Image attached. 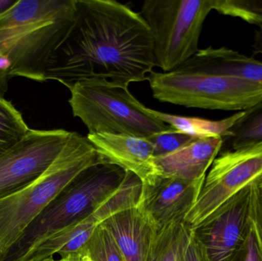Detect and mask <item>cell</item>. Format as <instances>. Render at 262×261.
Instances as JSON below:
<instances>
[{
    "label": "cell",
    "instance_id": "obj_15",
    "mask_svg": "<svg viewBox=\"0 0 262 261\" xmlns=\"http://www.w3.org/2000/svg\"><path fill=\"white\" fill-rule=\"evenodd\" d=\"M102 224L126 261H146L156 229L137 205L113 215Z\"/></svg>",
    "mask_w": 262,
    "mask_h": 261
},
{
    "label": "cell",
    "instance_id": "obj_26",
    "mask_svg": "<svg viewBox=\"0 0 262 261\" xmlns=\"http://www.w3.org/2000/svg\"><path fill=\"white\" fill-rule=\"evenodd\" d=\"M10 78H12L10 62L6 57L0 54V98H5Z\"/></svg>",
    "mask_w": 262,
    "mask_h": 261
},
{
    "label": "cell",
    "instance_id": "obj_13",
    "mask_svg": "<svg viewBox=\"0 0 262 261\" xmlns=\"http://www.w3.org/2000/svg\"><path fill=\"white\" fill-rule=\"evenodd\" d=\"M87 138L105 162L136 175L143 185L152 184L161 176L147 139L109 133H89Z\"/></svg>",
    "mask_w": 262,
    "mask_h": 261
},
{
    "label": "cell",
    "instance_id": "obj_6",
    "mask_svg": "<svg viewBox=\"0 0 262 261\" xmlns=\"http://www.w3.org/2000/svg\"><path fill=\"white\" fill-rule=\"evenodd\" d=\"M69 90L72 113L82 121L89 134L128 135L146 139L172 127L154 116L127 87L84 81Z\"/></svg>",
    "mask_w": 262,
    "mask_h": 261
},
{
    "label": "cell",
    "instance_id": "obj_4",
    "mask_svg": "<svg viewBox=\"0 0 262 261\" xmlns=\"http://www.w3.org/2000/svg\"><path fill=\"white\" fill-rule=\"evenodd\" d=\"M127 172L98 164L75 177L31 222L0 261H20L37 245L93 212L121 186Z\"/></svg>",
    "mask_w": 262,
    "mask_h": 261
},
{
    "label": "cell",
    "instance_id": "obj_14",
    "mask_svg": "<svg viewBox=\"0 0 262 261\" xmlns=\"http://www.w3.org/2000/svg\"><path fill=\"white\" fill-rule=\"evenodd\" d=\"M223 144L222 137L198 138L170 154L156 157V164L161 176L191 181L205 179Z\"/></svg>",
    "mask_w": 262,
    "mask_h": 261
},
{
    "label": "cell",
    "instance_id": "obj_10",
    "mask_svg": "<svg viewBox=\"0 0 262 261\" xmlns=\"http://www.w3.org/2000/svg\"><path fill=\"white\" fill-rule=\"evenodd\" d=\"M249 186L229 198L192 229L203 261H232L250 228Z\"/></svg>",
    "mask_w": 262,
    "mask_h": 261
},
{
    "label": "cell",
    "instance_id": "obj_23",
    "mask_svg": "<svg viewBox=\"0 0 262 261\" xmlns=\"http://www.w3.org/2000/svg\"><path fill=\"white\" fill-rule=\"evenodd\" d=\"M197 137L189 136L171 127L169 130L146 138L154 149L155 157L166 156L183 148Z\"/></svg>",
    "mask_w": 262,
    "mask_h": 261
},
{
    "label": "cell",
    "instance_id": "obj_24",
    "mask_svg": "<svg viewBox=\"0 0 262 261\" xmlns=\"http://www.w3.org/2000/svg\"><path fill=\"white\" fill-rule=\"evenodd\" d=\"M249 186V221L262 252V175Z\"/></svg>",
    "mask_w": 262,
    "mask_h": 261
},
{
    "label": "cell",
    "instance_id": "obj_17",
    "mask_svg": "<svg viewBox=\"0 0 262 261\" xmlns=\"http://www.w3.org/2000/svg\"><path fill=\"white\" fill-rule=\"evenodd\" d=\"M149 110L154 116L172 128L197 138L224 137L243 113L238 112L220 121H211L193 116H177L152 109Z\"/></svg>",
    "mask_w": 262,
    "mask_h": 261
},
{
    "label": "cell",
    "instance_id": "obj_9",
    "mask_svg": "<svg viewBox=\"0 0 262 261\" xmlns=\"http://www.w3.org/2000/svg\"><path fill=\"white\" fill-rule=\"evenodd\" d=\"M72 132L30 129L0 156V199L32 183L58 157Z\"/></svg>",
    "mask_w": 262,
    "mask_h": 261
},
{
    "label": "cell",
    "instance_id": "obj_25",
    "mask_svg": "<svg viewBox=\"0 0 262 261\" xmlns=\"http://www.w3.org/2000/svg\"><path fill=\"white\" fill-rule=\"evenodd\" d=\"M232 261H262L261 248L251 223L247 238Z\"/></svg>",
    "mask_w": 262,
    "mask_h": 261
},
{
    "label": "cell",
    "instance_id": "obj_3",
    "mask_svg": "<svg viewBox=\"0 0 262 261\" xmlns=\"http://www.w3.org/2000/svg\"><path fill=\"white\" fill-rule=\"evenodd\" d=\"M105 161L87 136L72 132L46 172L19 191L0 199V260L31 222L80 173Z\"/></svg>",
    "mask_w": 262,
    "mask_h": 261
},
{
    "label": "cell",
    "instance_id": "obj_21",
    "mask_svg": "<svg viewBox=\"0 0 262 261\" xmlns=\"http://www.w3.org/2000/svg\"><path fill=\"white\" fill-rule=\"evenodd\" d=\"M30 129L12 103L0 98V156L19 142Z\"/></svg>",
    "mask_w": 262,
    "mask_h": 261
},
{
    "label": "cell",
    "instance_id": "obj_1",
    "mask_svg": "<svg viewBox=\"0 0 262 261\" xmlns=\"http://www.w3.org/2000/svg\"><path fill=\"white\" fill-rule=\"evenodd\" d=\"M154 67L152 35L140 13L115 0H76L73 24L45 78L69 89L84 81L128 87Z\"/></svg>",
    "mask_w": 262,
    "mask_h": 261
},
{
    "label": "cell",
    "instance_id": "obj_18",
    "mask_svg": "<svg viewBox=\"0 0 262 261\" xmlns=\"http://www.w3.org/2000/svg\"><path fill=\"white\" fill-rule=\"evenodd\" d=\"M191 234L192 230L184 222L156 230L146 261H180Z\"/></svg>",
    "mask_w": 262,
    "mask_h": 261
},
{
    "label": "cell",
    "instance_id": "obj_29",
    "mask_svg": "<svg viewBox=\"0 0 262 261\" xmlns=\"http://www.w3.org/2000/svg\"><path fill=\"white\" fill-rule=\"evenodd\" d=\"M18 0H0V15L16 4Z\"/></svg>",
    "mask_w": 262,
    "mask_h": 261
},
{
    "label": "cell",
    "instance_id": "obj_8",
    "mask_svg": "<svg viewBox=\"0 0 262 261\" xmlns=\"http://www.w3.org/2000/svg\"><path fill=\"white\" fill-rule=\"evenodd\" d=\"M262 175V140L220 152L212 162L200 196L184 219L191 230L229 198Z\"/></svg>",
    "mask_w": 262,
    "mask_h": 261
},
{
    "label": "cell",
    "instance_id": "obj_19",
    "mask_svg": "<svg viewBox=\"0 0 262 261\" xmlns=\"http://www.w3.org/2000/svg\"><path fill=\"white\" fill-rule=\"evenodd\" d=\"M262 140V101L243 111L223 138L221 152L235 150Z\"/></svg>",
    "mask_w": 262,
    "mask_h": 261
},
{
    "label": "cell",
    "instance_id": "obj_22",
    "mask_svg": "<svg viewBox=\"0 0 262 261\" xmlns=\"http://www.w3.org/2000/svg\"><path fill=\"white\" fill-rule=\"evenodd\" d=\"M214 10L262 26V0H215Z\"/></svg>",
    "mask_w": 262,
    "mask_h": 261
},
{
    "label": "cell",
    "instance_id": "obj_20",
    "mask_svg": "<svg viewBox=\"0 0 262 261\" xmlns=\"http://www.w3.org/2000/svg\"><path fill=\"white\" fill-rule=\"evenodd\" d=\"M79 261H126L110 231L103 224L76 253Z\"/></svg>",
    "mask_w": 262,
    "mask_h": 261
},
{
    "label": "cell",
    "instance_id": "obj_7",
    "mask_svg": "<svg viewBox=\"0 0 262 261\" xmlns=\"http://www.w3.org/2000/svg\"><path fill=\"white\" fill-rule=\"evenodd\" d=\"M215 0H146L140 15L151 32L155 66L163 72L180 67L199 49L203 23Z\"/></svg>",
    "mask_w": 262,
    "mask_h": 261
},
{
    "label": "cell",
    "instance_id": "obj_16",
    "mask_svg": "<svg viewBox=\"0 0 262 261\" xmlns=\"http://www.w3.org/2000/svg\"><path fill=\"white\" fill-rule=\"evenodd\" d=\"M193 68L262 84V62L229 48L200 49L185 61Z\"/></svg>",
    "mask_w": 262,
    "mask_h": 261
},
{
    "label": "cell",
    "instance_id": "obj_5",
    "mask_svg": "<svg viewBox=\"0 0 262 261\" xmlns=\"http://www.w3.org/2000/svg\"><path fill=\"white\" fill-rule=\"evenodd\" d=\"M152 96L192 108L244 111L262 101V84L237 77L197 70L186 64L148 76Z\"/></svg>",
    "mask_w": 262,
    "mask_h": 261
},
{
    "label": "cell",
    "instance_id": "obj_30",
    "mask_svg": "<svg viewBox=\"0 0 262 261\" xmlns=\"http://www.w3.org/2000/svg\"><path fill=\"white\" fill-rule=\"evenodd\" d=\"M59 261H79L76 254H71V255L67 256V257H63V258L59 259Z\"/></svg>",
    "mask_w": 262,
    "mask_h": 261
},
{
    "label": "cell",
    "instance_id": "obj_2",
    "mask_svg": "<svg viewBox=\"0 0 262 261\" xmlns=\"http://www.w3.org/2000/svg\"><path fill=\"white\" fill-rule=\"evenodd\" d=\"M76 0H18L0 15V54L12 77L46 81L49 60L70 30Z\"/></svg>",
    "mask_w": 262,
    "mask_h": 261
},
{
    "label": "cell",
    "instance_id": "obj_11",
    "mask_svg": "<svg viewBox=\"0 0 262 261\" xmlns=\"http://www.w3.org/2000/svg\"><path fill=\"white\" fill-rule=\"evenodd\" d=\"M142 185L141 181L136 175L127 172L119 188L93 212L43 241L20 261L59 260L76 254L90 239L97 227L113 215L137 205Z\"/></svg>",
    "mask_w": 262,
    "mask_h": 261
},
{
    "label": "cell",
    "instance_id": "obj_28",
    "mask_svg": "<svg viewBox=\"0 0 262 261\" xmlns=\"http://www.w3.org/2000/svg\"><path fill=\"white\" fill-rule=\"evenodd\" d=\"M252 49L255 55H262V26H258V30L255 32Z\"/></svg>",
    "mask_w": 262,
    "mask_h": 261
},
{
    "label": "cell",
    "instance_id": "obj_12",
    "mask_svg": "<svg viewBox=\"0 0 262 261\" xmlns=\"http://www.w3.org/2000/svg\"><path fill=\"white\" fill-rule=\"evenodd\" d=\"M204 181L159 176L152 184H142L137 207L156 230L184 222L200 196Z\"/></svg>",
    "mask_w": 262,
    "mask_h": 261
},
{
    "label": "cell",
    "instance_id": "obj_27",
    "mask_svg": "<svg viewBox=\"0 0 262 261\" xmlns=\"http://www.w3.org/2000/svg\"><path fill=\"white\" fill-rule=\"evenodd\" d=\"M180 261H203L198 247L192 236V232Z\"/></svg>",
    "mask_w": 262,
    "mask_h": 261
},
{
    "label": "cell",
    "instance_id": "obj_31",
    "mask_svg": "<svg viewBox=\"0 0 262 261\" xmlns=\"http://www.w3.org/2000/svg\"><path fill=\"white\" fill-rule=\"evenodd\" d=\"M47 261H59L58 260H55V259H52V260H47Z\"/></svg>",
    "mask_w": 262,
    "mask_h": 261
}]
</instances>
